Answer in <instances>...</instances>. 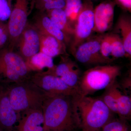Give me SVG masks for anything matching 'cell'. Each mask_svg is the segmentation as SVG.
I'll return each instance as SVG.
<instances>
[{
  "instance_id": "1",
  "label": "cell",
  "mask_w": 131,
  "mask_h": 131,
  "mask_svg": "<svg viewBox=\"0 0 131 131\" xmlns=\"http://www.w3.org/2000/svg\"><path fill=\"white\" fill-rule=\"evenodd\" d=\"M77 95L47 93L42 108L44 131L81 130L77 105Z\"/></svg>"
},
{
  "instance_id": "2",
  "label": "cell",
  "mask_w": 131,
  "mask_h": 131,
  "mask_svg": "<svg viewBox=\"0 0 131 131\" xmlns=\"http://www.w3.org/2000/svg\"><path fill=\"white\" fill-rule=\"evenodd\" d=\"M77 105L82 130L100 131L114 118V113L100 98L78 95Z\"/></svg>"
},
{
  "instance_id": "3",
  "label": "cell",
  "mask_w": 131,
  "mask_h": 131,
  "mask_svg": "<svg viewBox=\"0 0 131 131\" xmlns=\"http://www.w3.org/2000/svg\"><path fill=\"white\" fill-rule=\"evenodd\" d=\"M121 71L120 66L108 64L99 65L89 69L80 77L78 94L81 96H89L106 89L115 82Z\"/></svg>"
},
{
  "instance_id": "4",
  "label": "cell",
  "mask_w": 131,
  "mask_h": 131,
  "mask_svg": "<svg viewBox=\"0 0 131 131\" xmlns=\"http://www.w3.org/2000/svg\"><path fill=\"white\" fill-rule=\"evenodd\" d=\"M7 90L12 107L18 113L30 109H42L47 95L31 81L14 83Z\"/></svg>"
},
{
  "instance_id": "5",
  "label": "cell",
  "mask_w": 131,
  "mask_h": 131,
  "mask_svg": "<svg viewBox=\"0 0 131 131\" xmlns=\"http://www.w3.org/2000/svg\"><path fill=\"white\" fill-rule=\"evenodd\" d=\"M29 68L24 59L6 50H0V83H16L25 80Z\"/></svg>"
},
{
  "instance_id": "6",
  "label": "cell",
  "mask_w": 131,
  "mask_h": 131,
  "mask_svg": "<svg viewBox=\"0 0 131 131\" xmlns=\"http://www.w3.org/2000/svg\"><path fill=\"white\" fill-rule=\"evenodd\" d=\"M94 27V9L91 2L83 3L74 28L73 39L71 46L73 54L79 46L89 37Z\"/></svg>"
},
{
  "instance_id": "7",
  "label": "cell",
  "mask_w": 131,
  "mask_h": 131,
  "mask_svg": "<svg viewBox=\"0 0 131 131\" xmlns=\"http://www.w3.org/2000/svg\"><path fill=\"white\" fill-rule=\"evenodd\" d=\"M101 37L93 38L83 42L77 49L73 54L76 60L88 64H108L112 59L104 57L101 52Z\"/></svg>"
},
{
  "instance_id": "8",
  "label": "cell",
  "mask_w": 131,
  "mask_h": 131,
  "mask_svg": "<svg viewBox=\"0 0 131 131\" xmlns=\"http://www.w3.org/2000/svg\"><path fill=\"white\" fill-rule=\"evenodd\" d=\"M30 81L46 93L78 95L77 90L69 87L60 77L47 71L35 74Z\"/></svg>"
},
{
  "instance_id": "9",
  "label": "cell",
  "mask_w": 131,
  "mask_h": 131,
  "mask_svg": "<svg viewBox=\"0 0 131 131\" xmlns=\"http://www.w3.org/2000/svg\"><path fill=\"white\" fill-rule=\"evenodd\" d=\"M116 2L106 1L101 3L94 9V31L103 33L112 26Z\"/></svg>"
},
{
  "instance_id": "10",
  "label": "cell",
  "mask_w": 131,
  "mask_h": 131,
  "mask_svg": "<svg viewBox=\"0 0 131 131\" xmlns=\"http://www.w3.org/2000/svg\"><path fill=\"white\" fill-rule=\"evenodd\" d=\"M28 0H16L9 18L8 30L13 38H18L24 30L27 19Z\"/></svg>"
},
{
  "instance_id": "11",
  "label": "cell",
  "mask_w": 131,
  "mask_h": 131,
  "mask_svg": "<svg viewBox=\"0 0 131 131\" xmlns=\"http://www.w3.org/2000/svg\"><path fill=\"white\" fill-rule=\"evenodd\" d=\"M18 113L13 107L7 90H0V131H13L18 121Z\"/></svg>"
},
{
  "instance_id": "12",
  "label": "cell",
  "mask_w": 131,
  "mask_h": 131,
  "mask_svg": "<svg viewBox=\"0 0 131 131\" xmlns=\"http://www.w3.org/2000/svg\"><path fill=\"white\" fill-rule=\"evenodd\" d=\"M23 112L16 126V131H44L42 109H30Z\"/></svg>"
},
{
  "instance_id": "13",
  "label": "cell",
  "mask_w": 131,
  "mask_h": 131,
  "mask_svg": "<svg viewBox=\"0 0 131 131\" xmlns=\"http://www.w3.org/2000/svg\"><path fill=\"white\" fill-rule=\"evenodd\" d=\"M22 34L20 51L22 56L28 60L39 52L40 37L36 30L32 28L26 29Z\"/></svg>"
},
{
  "instance_id": "14",
  "label": "cell",
  "mask_w": 131,
  "mask_h": 131,
  "mask_svg": "<svg viewBox=\"0 0 131 131\" xmlns=\"http://www.w3.org/2000/svg\"><path fill=\"white\" fill-rule=\"evenodd\" d=\"M110 89L117 100V113L121 119H129L131 114V99L127 95L122 94L114 83L110 86Z\"/></svg>"
},
{
  "instance_id": "15",
  "label": "cell",
  "mask_w": 131,
  "mask_h": 131,
  "mask_svg": "<svg viewBox=\"0 0 131 131\" xmlns=\"http://www.w3.org/2000/svg\"><path fill=\"white\" fill-rule=\"evenodd\" d=\"M44 32L42 39L40 38V52L52 58L60 55L63 46L62 42Z\"/></svg>"
},
{
  "instance_id": "16",
  "label": "cell",
  "mask_w": 131,
  "mask_h": 131,
  "mask_svg": "<svg viewBox=\"0 0 131 131\" xmlns=\"http://www.w3.org/2000/svg\"><path fill=\"white\" fill-rule=\"evenodd\" d=\"M120 31L122 40L126 54L131 55V21L130 18L125 15L120 16L117 24Z\"/></svg>"
},
{
  "instance_id": "17",
  "label": "cell",
  "mask_w": 131,
  "mask_h": 131,
  "mask_svg": "<svg viewBox=\"0 0 131 131\" xmlns=\"http://www.w3.org/2000/svg\"><path fill=\"white\" fill-rule=\"evenodd\" d=\"M49 17L53 23L66 35L73 36L74 28L68 22L67 16L63 9H56L50 10Z\"/></svg>"
},
{
  "instance_id": "18",
  "label": "cell",
  "mask_w": 131,
  "mask_h": 131,
  "mask_svg": "<svg viewBox=\"0 0 131 131\" xmlns=\"http://www.w3.org/2000/svg\"><path fill=\"white\" fill-rule=\"evenodd\" d=\"M28 61V64L27 65L28 68L30 66L38 70H41L46 68L51 70L55 66L53 58L40 52L35 54Z\"/></svg>"
},
{
  "instance_id": "19",
  "label": "cell",
  "mask_w": 131,
  "mask_h": 131,
  "mask_svg": "<svg viewBox=\"0 0 131 131\" xmlns=\"http://www.w3.org/2000/svg\"><path fill=\"white\" fill-rule=\"evenodd\" d=\"M66 3L65 7L64 9L69 24L73 28L72 25H75L83 3L82 0H66Z\"/></svg>"
},
{
  "instance_id": "20",
  "label": "cell",
  "mask_w": 131,
  "mask_h": 131,
  "mask_svg": "<svg viewBox=\"0 0 131 131\" xmlns=\"http://www.w3.org/2000/svg\"><path fill=\"white\" fill-rule=\"evenodd\" d=\"M42 24L43 29L45 32L61 42L65 39L66 37L64 34L51 20L49 17H44L42 19Z\"/></svg>"
},
{
  "instance_id": "21",
  "label": "cell",
  "mask_w": 131,
  "mask_h": 131,
  "mask_svg": "<svg viewBox=\"0 0 131 131\" xmlns=\"http://www.w3.org/2000/svg\"><path fill=\"white\" fill-rule=\"evenodd\" d=\"M112 39V56L115 58L124 57L126 54L122 39L117 34H111Z\"/></svg>"
},
{
  "instance_id": "22",
  "label": "cell",
  "mask_w": 131,
  "mask_h": 131,
  "mask_svg": "<svg viewBox=\"0 0 131 131\" xmlns=\"http://www.w3.org/2000/svg\"><path fill=\"white\" fill-rule=\"evenodd\" d=\"M80 77V71L77 68L69 71L60 78L69 87L77 91Z\"/></svg>"
},
{
  "instance_id": "23",
  "label": "cell",
  "mask_w": 131,
  "mask_h": 131,
  "mask_svg": "<svg viewBox=\"0 0 131 131\" xmlns=\"http://www.w3.org/2000/svg\"><path fill=\"white\" fill-rule=\"evenodd\" d=\"M100 131H129L125 120L113 119L106 124Z\"/></svg>"
},
{
  "instance_id": "24",
  "label": "cell",
  "mask_w": 131,
  "mask_h": 131,
  "mask_svg": "<svg viewBox=\"0 0 131 131\" xmlns=\"http://www.w3.org/2000/svg\"><path fill=\"white\" fill-rule=\"evenodd\" d=\"M77 68L74 62L69 61L59 64L57 66H55L53 69L49 70L47 72L61 77L69 71Z\"/></svg>"
},
{
  "instance_id": "25",
  "label": "cell",
  "mask_w": 131,
  "mask_h": 131,
  "mask_svg": "<svg viewBox=\"0 0 131 131\" xmlns=\"http://www.w3.org/2000/svg\"><path fill=\"white\" fill-rule=\"evenodd\" d=\"M100 98L109 109L114 114L117 113V104L116 98L110 89V86L105 89Z\"/></svg>"
},
{
  "instance_id": "26",
  "label": "cell",
  "mask_w": 131,
  "mask_h": 131,
  "mask_svg": "<svg viewBox=\"0 0 131 131\" xmlns=\"http://www.w3.org/2000/svg\"><path fill=\"white\" fill-rule=\"evenodd\" d=\"M112 45L111 34H106L101 37V52L102 55L106 58L110 59L112 55Z\"/></svg>"
},
{
  "instance_id": "27",
  "label": "cell",
  "mask_w": 131,
  "mask_h": 131,
  "mask_svg": "<svg viewBox=\"0 0 131 131\" xmlns=\"http://www.w3.org/2000/svg\"><path fill=\"white\" fill-rule=\"evenodd\" d=\"M12 13L7 0H0V20H7L10 17Z\"/></svg>"
},
{
  "instance_id": "28",
  "label": "cell",
  "mask_w": 131,
  "mask_h": 131,
  "mask_svg": "<svg viewBox=\"0 0 131 131\" xmlns=\"http://www.w3.org/2000/svg\"><path fill=\"white\" fill-rule=\"evenodd\" d=\"M66 1L63 0H54L45 2V8L49 10L56 9H63L65 7Z\"/></svg>"
},
{
  "instance_id": "29",
  "label": "cell",
  "mask_w": 131,
  "mask_h": 131,
  "mask_svg": "<svg viewBox=\"0 0 131 131\" xmlns=\"http://www.w3.org/2000/svg\"><path fill=\"white\" fill-rule=\"evenodd\" d=\"M115 2L124 9L131 12V0H116Z\"/></svg>"
},
{
  "instance_id": "30",
  "label": "cell",
  "mask_w": 131,
  "mask_h": 131,
  "mask_svg": "<svg viewBox=\"0 0 131 131\" xmlns=\"http://www.w3.org/2000/svg\"><path fill=\"white\" fill-rule=\"evenodd\" d=\"M44 2H49L51 1H54V0H43ZM64 1H66V0H63Z\"/></svg>"
},
{
  "instance_id": "31",
  "label": "cell",
  "mask_w": 131,
  "mask_h": 131,
  "mask_svg": "<svg viewBox=\"0 0 131 131\" xmlns=\"http://www.w3.org/2000/svg\"><path fill=\"white\" fill-rule=\"evenodd\" d=\"M78 131H84L82 130H79Z\"/></svg>"
},
{
  "instance_id": "32",
  "label": "cell",
  "mask_w": 131,
  "mask_h": 131,
  "mask_svg": "<svg viewBox=\"0 0 131 131\" xmlns=\"http://www.w3.org/2000/svg\"><path fill=\"white\" fill-rule=\"evenodd\" d=\"M90 1H91V0H90ZM93 1H98V0H93Z\"/></svg>"
},
{
  "instance_id": "33",
  "label": "cell",
  "mask_w": 131,
  "mask_h": 131,
  "mask_svg": "<svg viewBox=\"0 0 131 131\" xmlns=\"http://www.w3.org/2000/svg\"><path fill=\"white\" fill-rule=\"evenodd\" d=\"M1 90V89H0V90Z\"/></svg>"
}]
</instances>
